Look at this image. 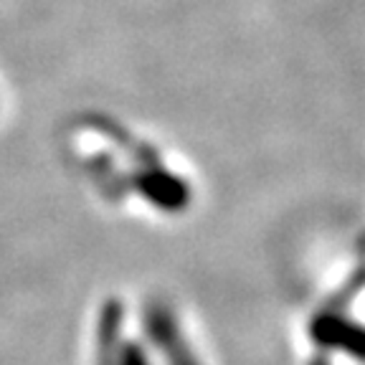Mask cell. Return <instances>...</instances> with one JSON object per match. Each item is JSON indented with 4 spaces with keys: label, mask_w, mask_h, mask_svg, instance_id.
Here are the masks:
<instances>
[{
    "label": "cell",
    "mask_w": 365,
    "mask_h": 365,
    "mask_svg": "<svg viewBox=\"0 0 365 365\" xmlns=\"http://www.w3.org/2000/svg\"><path fill=\"white\" fill-rule=\"evenodd\" d=\"M312 335L317 337L322 345L345 350V353H350L353 358L365 360V327H358L355 322L325 314V317L314 319Z\"/></svg>",
    "instance_id": "obj_1"
}]
</instances>
